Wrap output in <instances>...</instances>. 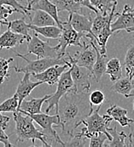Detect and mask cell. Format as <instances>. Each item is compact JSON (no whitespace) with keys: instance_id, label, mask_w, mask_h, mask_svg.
<instances>
[{"instance_id":"45","label":"cell","mask_w":134,"mask_h":147,"mask_svg":"<svg viewBox=\"0 0 134 147\" xmlns=\"http://www.w3.org/2000/svg\"><path fill=\"white\" fill-rule=\"evenodd\" d=\"M0 59H1V58H0Z\"/></svg>"},{"instance_id":"14","label":"cell","mask_w":134,"mask_h":147,"mask_svg":"<svg viewBox=\"0 0 134 147\" xmlns=\"http://www.w3.org/2000/svg\"><path fill=\"white\" fill-rule=\"evenodd\" d=\"M30 76H31L30 73H24V77L21 79L20 83L17 86V88H16L15 94L18 97V100H19V109H18V111L20 110V107H21V105H22L23 100L30 95L32 91L35 88H37L38 86L43 84L42 82H39V81L32 82L30 80Z\"/></svg>"},{"instance_id":"7","label":"cell","mask_w":134,"mask_h":147,"mask_svg":"<svg viewBox=\"0 0 134 147\" xmlns=\"http://www.w3.org/2000/svg\"><path fill=\"white\" fill-rule=\"evenodd\" d=\"M58 46L51 47L48 41L41 40L38 33L33 32V35L27 41V49L26 56L28 55H35L37 59L47 58V57H61L58 55Z\"/></svg>"},{"instance_id":"42","label":"cell","mask_w":134,"mask_h":147,"mask_svg":"<svg viewBox=\"0 0 134 147\" xmlns=\"http://www.w3.org/2000/svg\"><path fill=\"white\" fill-rule=\"evenodd\" d=\"M24 1H27V4H28V3H30L33 0H24Z\"/></svg>"},{"instance_id":"9","label":"cell","mask_w":134,"mask_h":147,"mask_svg":"<svg viewBox=\"0 0 134 147\" xmlns=\"http://www.w3.org/2000/svg\"><path fill=\"white\" fill-rule=\"evenodd\" d=\"M67 55L69 58V70L73 81L74 91L77 93H88L90 88V78L92 77V73L88 69L78 65L74 62L73 57H72L69 54H67Z\"/></svg>"},{"instance_id":"30","label":"cell","mask_w":134,"mask_h":147,"mask_svg":"<svg viewBox=\"0 0 134 147\" xmlns=\"http://www.w3.org/2000/svg\"><path fill=\"white\" fill-rule=\"evenodd\" d=\"M88 140H90V147L105 146V142L109 140V138L103 133H96L89 136Z\"/></svg>"},{"instance_id":"2","label":"cell","mask_w":134,"mask_h":147,"mask_svg":"<svg viewBox=\"0 0 134 147\" xmlns=\"http://www.w3.org/2000/svg\"><path fill=\"white\" fill-rule=\"evenodd\" d=\"M13 117L16 123V134L17 143L31 140L33 145L36 146L35 141L39 140L42 142L43 146L46 147L51 146V145L46 141L47 136L45 133L40 132L38 128L35 127L32 117L23 114L19 111L13 113Z\"/></svg>"},{"instance_id":"20","label":"cell","mask_w":134,"mask_h":147,"mask_svg":"<svg viewBox=\"0 0 134 147\" xmlns=\"http://www.w3.org/2000/svg\"><path fill=\"white\" fill-rule=\"evenodd\" d=\"M33 16H30V24L36 26H57L54 18L48 13L41 9L32 10Z\"/></svg>"},{"instance_id":"8","label":"cell","mask_w":134,"mask_h":147,"mask_svg":"<svg viewBox=\"0 0 134 147\" xmlns=\"http://www.w3.org/2000/svg\"><path fill=\"white\" fill-rule=\"evenodd\" d=\"M74 91V85H73V81L71 76V71L68 68V70L65 71L62 76L60 77L58 82H57V87H56V91L51 94V96L46 100L47 103V108L45 110L46 113H49V111L52 108H56V113L58 111V105L61 98L66 94L67 93L70 91Z\"/></svg>"},{"instance_id":"29","label":"cell","mask_w":134,"mask_h":147,"mask_svg":"<svg viewBox=\"0 0 134 147\" xmlns=\"http://www.w3.org/2000/svg\"><path fill=\"white\" fill-rule=\"evenodd\" d=\"M18 109H19V100L16 94L5 100L3 103L0 104V111L2 113L3 112L15 113L18 111Z\"/></svg>"},{"instance_id":"27","label":"cell","mask_w":134,"mask_h":147,"mask_svg":"<svg viewBox=\"0 0 134 147\" xmlns=\"http://www.w3.org/2000/svg\"><path fill=\"white\" fill-rule=\"evenodd\" d=\"M92 6L103 16L109 15L113 8L117 5V1L114 0H90Z\"/></svg>"},{"instance_id":"18","label":"cell","mask_w":134,"mask_h":147,"mask_svg":"<svg viewBox=\"0 0 134 147\" xmlns=\"http://www.w3.org/2000/svg\"><path fill=\"white\" fill-rule=\"evenodd\" d=\"M94 48L96 49V53H97V59L93 66V71H92V76L95 78L96 82H99L101 80V78H103V76L105 74L106 72V67H107V55H103L99 49L96 46V43H93Z\"/></svg>"},{"instance_id":"25","label":"cell","mask_w":134,"mask_h":147,"mask_svg":"<svg viewBox=\"0 0 134 147\" xmlns=\"http://www.w3.org/2000/svg\"><path fill=\"white\" fill-rule=\"evenodd\" d=\"M106 74L110 77L112 82H116L122 78V68L121 63L118 58H112L107 62Z\"/></svg>"},{"instance_id":"43","label":"cell","mask_w":134,"mask_h":147,"mask_svg":"<svg viewBox=\"0 0 134 147\" xmlns=\"http://www.w3.org/2000/svg\"><path fill=\"white\" fill-rule=\"evenodd\" d=\"M114 1H117V0H114Z\"/></svg>"},{"instance_id":"39","label":"cell","mask_w":134,"mask_h":147,"mask_svg":"<svg viewBox=\"0 0 134 147\" xmlns=\"http://www.w3.org/2000/svg\"><path fill=\"white\" fill-rule=\"evenodd\" d=\"M134 98V91L133 92H131L129 94H127V96H126V98ZM133 109H134V101H133Z\"/></svg>"},{"instance_id":"19","label":"cell","mask_w":134,"mask_h":147,"mask_svg":"<svg viewBox=\"0 0 134 147\" xmlns=\"http://www.w3.org/2000/svg\"><path fill=\"white\" fill-rule=\"evenodd\" d=\"M51 96V94H46L41 98H33L31 100H24L21 105L20 110H22L30 114L41 113L43 104Z\"/></svg>"},{"instance_id":"26","label":"cell","mask_w":134,"mask_h":147,"mask_svg":"<svg viewBox=\"0 0 134 147\" xmlns=\"http://www.w3.org/2000/svg\"><path fill=\"white\" fill-rule=\"evenodd\" d=\"M108 132L110 134L112 140L106 144V146H127V138L128 136L124 132H118L115 127H109Z\"/></svg>"},{"instance_id":"34","label":"cell","mask_w":134,"mask_h":147,"mask_svg":"<svg viewBox=\"0 0 134 147\" xmlns=\"http://www.w3.org/2000/svg\"><path fill=\"white\" fill-rule=\"evenodd\" d=\"M13 12H15V9L13 8L0 3V25L7 26V18Z\"/></svg>"},{"instance_id":"13","label":"cell","mask_w":134,"mask_h":147,"mask_svg":"<svg viewBox=\"0 0 134 147\" xmlns=\"http://www.w3.org/2000/svg\"><path fill=\"white\" fill-rule=\"evenodd\" d=\"M68 19L70 20L72 26L79 32L90 34L94 39L96 40V37L92 32V19L90 18V15L89 16H85L81 13H73L69 14ZM97 42V40H96Z\"/></svg>"},{"instance_id":"15","label":"cell","mask_w":134,"mask_h":147,"mask_svg":"<svg viewBox=\"0 0 134 147\" xmlns=\"http://www.w3.org/2000/svg\"><path fill=\"white\" fill-rule=\"evenodd\" d=\"M34 9H41V10L45 11L46 13L50 14L54 18V20L56 21L57 26L62 28L63 21H60L59 16H58L57 8L52 1H50V0H35L31 5L30 11L34 10Z\"/></svg>"},{"instance_id":"35","label":"cell","mask_w":134,"mask_h":147,"mask_svg":"<svg viewBox=\"0 0 134 147\" xmlns=\"http://www.w3.org/2000/svg\"><path fill=\"white\" fill-rule=\"evenodd\" d=\"M0 143H2L4 147H12L13 145L9 140V136L4 132V129L0 127Z\"/></svg>"},{"instance_id":"22","label":"cell","mask_w":134,"mask_h":147,"mask_svg":"<svg viewBox=\"0 0 134 147\" xmlns=\"http://www.w3.org/2000/svg\"><path fill=\"white\" fill-rule=\"evenodd\" d=\"M134 89V78L131 79L127 76L126 78H121L117 80L112 86L111 90L124 95L125 97L129 94Z\"/></svg>"},{"instance_id":"23","label":"cell","mask_w":134,"mask_h":147,"mask_svg":"<svg viewBox=\"0 0 134 147\" xmlns=\"http://www.w3.org/2000/svg\"><path fill=\"white\" fill-rule=\"evenodd\" d=\"M7 27L8 29H10V31L23 35L27 38V40L28 41L31 38V35H30V32L32 31V29L29 27L28 24L26 23L24 19H17V20H14V21H8L7 23Z\"/></svg>"},{"instance_id":"3","label":"cell","mask_w":134,"mask_h":147,"mask_svg":"<svg viewBox=\"0 0 134 147\" xmlns=\"http://www.w3.org/2000/svg\"><path fill=\"white\" fill-rule=\"evenodd\" d=\"M100 108L101 105L97 106V108L94 110L92 113L82 122V124H84L85 127L81 128L80 133H75V134L88 140L89 136L91 134L96 133H103L108 136L109 141L111 140L112 137L110 134L108 132V128L110 127V124L113 119L108 114L101 116L99 114Z\"/></svg>"},{"instance_id":"17","label":"cell","mask_w":134,"mask_h":147,"mask_svg":"<svg viewBox=\"0 0 134 147\" xmlns=\"http://www.w3.org/2000/svg\"><path fill=\"white\" fill-rule=\"evenodd\" d=\"M107 114L110 115L112 119L117 123L121 127H130V124L133 123V119H131L127 117V111L117 105H111L107 110Z\"/></svg>"},{"instance_id":"28","label":"cell","mask_w":134,"mask_h":147,"mask_svg":"<svg viewBox=\"0 0 134 147\" xmlns=\"http://www.w3.org/2000/svg\"><path fill=\"white\" fill-rule=\"evenodd\" d=\"M125 69L127 71V76L131 79L134 78V43L132 44L125 56Z\"/></svg>"},{"instance_id":"41","label":"cell","mask_w":134,"mask_h":147,"mask_svg":"<svg viewBox=\"0 0 134 147\" xmlns=\"http://www.w3.org/2000/svg\"><path fill=\"white\" fill-rule=\"evenodd\" d=\"M127 32H129V33L134 32V27H132V28H129V29H127Z\"/></svg>"},{"instance_id":"1","label":"cell","mask_w":134,"mask_h":147,"mask_svg":"<svg viewBox=\"0 0 134 147\" xmlns=\"http://www.w3.org/2000/svg\"><path fill=\"white\" fill-rule=\"evenodd\" d=\"M94 111L93 105L90 102L89 94L86 92L77 93L70 91L64 94L58 105L56 114L60 117V127L64 134L71 138L74 134V130Z\"/></svg>"},{"instance_id":"24","label":"cell","mask_w":134,"mask_h":147,"mask_svg":"<svg viewBox=\"0 0 134 147\" xmlns=\"http://www.w3.org/2000/svg\"><path fill=\"white\" fill-rule=\"evenodd\" d=\"M51 1L56 6L58 12L67 11L69 14H73V13L82 14L83 6L77 3L74 0H51Z\"/></svg>"},{"instance_id":"5","label":"cell","mask_w":134,"mask_h":147,"mask_svg":"<svg viewBox=\"0 0 134 147\" xmlns=\"http://www.w3.org/2000/svg\"><path fill=\"white\" fill-rule=\"evenodd\" d=\"M19 111L22 112L23 114H26L33 118V120L37 123L39 126L42 127L43 132L47 136V138H51L54 140L56 143L62 145L63 146H66V143L63 142L60 136L57 134L56 130L53 128V125H56L58 127L60 125V117L58 114L50 116L48 113H39V114H30L28 112H26L22 110H19Z\"/></svg>"},{"instance_id":"37","label":"cell","mask_w":134,"mask_h":147,"mask_svg":"<svg viewBox=\"0 0 134 147\" xmlns=\"http://www.w3.org/2000/svg\"><path fill=\"white\" fill-rule=\"evenodd\" d=\"M10 117L3 115L2 112L0 111V127H2L4 130L8 127V124L10 123Z\"/></svg>"},{"instance_id":"16","label":"cell","mask_w":134,"mask_h":147,"mask_svg":"<svg viewBox=\"0 0 134 147\" xmlns=\"http://www.w3.org/2000/svg\"><path fill=\"white\" fill-rule=\"evenodd\" d=\"M26 39L27 38L25 36L8 29L0 36V49H12L21 45Z\"/></svg>"},{"instance_id":"10","label":"cell","mask_w":134,"mask_h":147,"mask_svg":"<svg viewBox=\"0 0 134 147\" xmlns=\"http://www.w3.org/2000/svg\"><path fill=\"white\" fill-rule=\"evenodd\" d=\"M89 40L88 44L85 43V46L82 48V51L80 54H77L73 57V61L78 65L88 69L92 73L93 66L97 59V53L93 45L95 41L91 39H89Z\"/></svg>"},{"instance_id":"12","label":"cell","mask_w":134,"mask_h":147,"mask_svg":"<svg viewBox=\"0 0 134 147\" xmlns=\"http://www.w3.org/2000/svg\"><path fill=\"white\" fill-rule=\"evenodd\" d=\"M116 20L111 23V30L113 32L127 30L134 27V10L128 4H126L120 13H116Z\"/></svg>"},{"instance_id":"36","label":"cell","mask_w":134,"mask_h":147,"mask_svg":"<svg viewBox=\"0 0 134 147\" xmlns=\"http://www.w3.org/2000/svg\"><path fill=\"white\" fill-rule=\"evenodd\" d=\"M74 1H75L77 3H79L80 5H81V6H83V7H86V8L89 9L90 10L95 12L96 14H98V13H99V12L92 6V4L90 3V0H74Z\"/></svg>"},{"instance_id":"6","label":"cell","mask_w":134,"mask_h":147,"mask_svg":"<svg viewBox=\"0 0 134 147\" xmlns=\"http://www.w3.org/2000/svg\"><path fill=\"white\" fill-rule=\"evenodd\" d=\"M85 36L86 35H84V33L77 32L72 26L69 19L63 21L62 26V33L58 39L59 43L57 44L59 48V56L63 57L65 55H67V49L68 46H79L82 49L85 46V43L81 42V38Z\"/></svg>"},{"instance_id":"33","label":"cell","mask_w":134,"mask_h":147,"mask_svg":"<svg viewBox=\"0 0 134 147\" xmlns=\"http://www.w3.org/2000/svg\"><path fill=\"white\" fill-rule=\"evenodd\" d=\"M89 100L92 105L100 106L105 101V95L101 90H95L89 94Z\"/></svg>"},{"instance_id":"38","label":"cell","mask_w":134,"mask_h":147,"mask_svg":"<svg viewBox=\"0 0 134 147\" xmlns=\"http://www.w3.org/2000/svg\"><path fill=\"white\" fill-rule=\"evenodd\" d=\"M130 127H131V133L128 135L127 146H134V119L133 123L130 124Z\"/></svg>"},{"instance_id":"44","label":"cell","mask_w":134,"mask_h":147,"mask_svg":"<svg viewBox=\"0 0 134 147\" xmlns=\"http://www.w3.org/2000/svg\"><path fill=\"white\" fill-rule=\"evenodd\" d=\"M133 10H134V8H133Z\"/></svg>"},{"instance_id":"21","label":"cell","mask_w":134,"mask_h":147,"mask_svg":"<svg viewBox=\"0 0 134 147\" xmlns=\"http://www.w3.org/2000/svg\"><path fill=\"white\" fill-rule=\"evenodd\" d=\"M29 27L32 29L33 32L40 34L47 38L51 39H59L61 33H62V28L58 26H36L32 24H28Z\"/></svg>"},{"instance_id":"40","label":"cell","mask_w":134,"mask_h":147,"mask_svg":"<svg viewBox=\"0 0 134 147\" xmlns=\"http://www.w3.org/2000/svg\"><path fill=\"white\" fill-rule=\"evenodd\" d=\"M34 1H35V0H33V1H32V2H31L30 3H28V4H27V6H26V8L27 9V10H29V11H30V8H31V5H32V3H33Z\"/></svg>"},{"instance_id":"11","label":"cell","mask_w":134,"mask_h":147,"mask_svg":"<svg viewBox=\"0 0 134 147\" xmlns=\"http://www.w3.org/2000/svg\"><path fill=\"white\" fill-rule=\"evenodd\" d=\"M69 68V65L64 64V65H56L49 67L45 71L33 74V78L39 82H42L43 84H47L49 86H52L55 84H57L60 77L62 74L67 71Z\"/></svg>"},{"instance_id":"32","label":"cell","mask_w":134,"mask_h":147,"mask_svg":"<svg viewBox=\"0 0 134 147\" xmlns=\"http://www.w3.org/2000/svg\"><path fill=\"white\" fill-rule=\"evenodd\" d=\"M12 61H14V58L0 59V84H3L4 80L10 76L9 67H10V64Z\"/></svg>"},{"instance_id":"31","label":"cell","mask_w":134,"mask_h":147,"mask_svg":"<svg viewBox=\"0 0 134 147\" xmlns=\"http://www.w3.org/2000/svg\"><path fill=\"white\" fill-rule=\"evenodd\" d=\"M0 3L13 8L16 12L21 13V14H22L24 16H30V11L27 10L26 6L22 5L17 0H0Z\"/></svg>"},{"instance_id":"4","label":"cell","mask_w":134,"mask_h":147,"mask_svg":"<svg viewBox=\"0 0 134 147\" xmlns=\"http://www.w3.org/2000/svg\"><path fill=\"white\" fill-rule=\"evenodd\" d=\"M16 55L19 58L23 59L27 65L24 66L15 65L13 69L18 73H30L31 75L40 73L45 71L50 66L56 65H68V61L64 57H47L37 59L35 61H30L25 55H22L18 52H16Z\"/></svg>"}]
</instances>
